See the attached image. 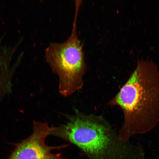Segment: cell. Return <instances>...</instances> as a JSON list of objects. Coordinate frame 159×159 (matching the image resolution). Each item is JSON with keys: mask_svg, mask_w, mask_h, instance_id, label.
Segmentation results:
<instances>
[{"mask_svg": "<svg viewBox=\"0 0 159 159\" xmlns=\"http://www.w3.org/2000/svg\"><path fill=\"white\" fill-rule=\"evenodd\" d=\"M108 105L120 107L124 113L121 140L150 132L159 124V77L136 69Z\"/></svg>", "mask_w": 159, "mask_h": 159, "instance_id": "1", "label": "cell"}, {"mask_svg": "<svg viewBox=\"0 0 159 159\" xmlns=\"http://www.w3.org/2000/svg\"><path fill=\"white\" fill-rule=\"evenodd\" d=\"M67 118L65 124L51 127L50 135L75 145L89 159H111L128 141L121 140L102 116L76 110Z\"/></svg>", "mask_w": 159, "mask_h": 159, "instance_id": "2", "label": "cell"}, {"mask_svg": "<svg viewBox=\"0 0 159 159\" xmlns=\"http://www.w3.org/2000/svg\"><path fill=\"white\" fill-rule=\"evenodd\" d=\"M81 3H75V14L72 31L62 43H51L45 51V57L53 72L59 77V91L69 96L82 89L87 69L83 47L77 34V22Z\"/></svg>", "mask_w": 159, "mask_h": 159, "instance_id": "3", "label": "cell"}, {"mask_svg": "<svg viewBox=\"0 0 159 159\" xmlns=\"http://www.w3.org/2000/svg\"><path fill=\"white\" fill-rule=\"evenodd\" d=\"M51 128L47 122H34L32 134L15 145L8 159H66L52 152L67 145L50 146L46 143Z\"/></svg>", "mask_w": 159, "mask_h": 159, "instance_id": "4", "label": "cell"}]
</instances>
